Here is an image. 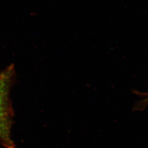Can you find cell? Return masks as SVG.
<instances>
[{
  "instance_id": "1",
  "label": "cell",
  "mask_w": 148,
  "mask_h": 148,
  "mask_svg": "<svg viewBox=\"0 0 148 148\" xmlns=\"http://www.w3.org/2000/svg\"><path fill=\"white\" fill-rule=\"evenodd\" d=\"M15 77L13 65L0 71V142L6 148L15 147L11 139L14 112L10 99V91Z\"/></svg>"
}]
</instances>
